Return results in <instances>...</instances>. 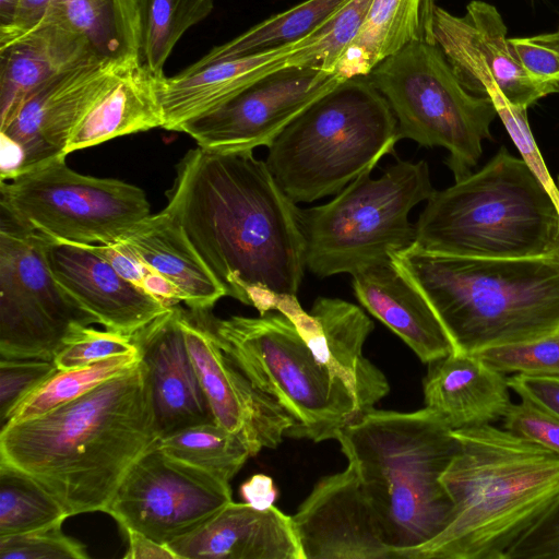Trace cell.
Segmentation results:
<instances>
[{
  "mask_svg": "<svg viewBox=\"0 0 559 559\" xmlns=\"http://www.w3.org/2000/svg\"><path fill=\"white\" fill-rule=\"evenodd\" d=\"M510 392L508 376L473 354L453 352L430 362L424 379L425 407L452 430L501 421Z\"/></svg>",
  "mask_w": 559,
  "mask_h": 559,
  "instance_id": "25",
  "label": "cell"
},
{
  "mask_svg": "<svg viewBox=\"0 0 559 559\" xmlns=\"http://www.w3.org/2000/svg\"><path fill=\"white\" fill-rule=\"evenodd\" d=\"M367 78L389 103L400 140L447 148L455 181L471 174L497 109L489 97L464 88L437 45L411 44Z\"/></svg>",
  "mask_w": 559,
  "mask_h": 559,
  "instance_id": "10",
  "label": "cell"
},
{
  "mask_svg": "<svg viewBox=\"0 0 559 559\" xmlns=\"http://www.w3.org/2000/svg\"><path fill=\"white\" fill-rule=\"evenodd\" d=\"M119 240L166 281L191 311H211L226 296L178 221L165 209L136 223Z\"/></svg>",
  "mask_w": 559,
  "mask_h": 559,
  "instance_id": "26",
  "label": "cell"
},
{
  "mask_svg": "<svg viewBox=\"0 0 559 559\" xmlns=\"http://www.w3.org/2000/svg\"><path fill=\"white\" fill-rule=\"evenodd\" d=\"M243 502L258 510H266L274 506L277 489L273 479L265 474H254L240 486Z\"/></svg>",
  "mask_w": 559,
  "mask_h": 559,
  "instance_id": "48",
  "label": "cell"
},
{
  "mask_svg": "<svg viewBox=\"0 0 559 559\" xmlns=\"http://www.w3.org/2000/svg\"><path fill=\"white\" fill-rule=\"evenodd\" d=\"M93 57L98 56L88 41L52 15L34 33L0 48V128L36 88Z\"/></svg>",
  "mask_w": 559,
  "mask_h": 559,
  "instance_id": "27",
  "label": "cell"
},
{
  "mask_svg": "<svg viewBox=\"0 0 559 559\" xmlns=\"http://www.w3.org/2000/svg\"><path fill=\"white\" fill-rule=\"evenodd\" d=\"M135 352L139 348L132 335L109 330L98 331L85 325L68 335L53 362L59 370H70Z\"/></svg>",
  "mask_w": 559,
  "mask_h": 559,
  "instance_id": "39",
  "label": "cell"
},
{
  "mask_svg": "<svg viewBox=\"0 0 559 559\" xmlns=\"http://www.w3.org/2000/svg\"><path fill=\"white\" fill-rule=\"evenodd\" d=\"M359 302L394 332L426 364L455 352L454 345L423 294L391 259L352 274Z\"/></svg>",
  "mask_w": 559,
  "mask_h": 559,
  "instance_id": "24",
  "label": "cell"
},
{
  "mask_svg": "<svg viewBox=\"0 0 559 559\" xmlns=\"http://www.w3.org/2000/svg\"><path fill=\"white\" fill-rule=\"evenodd\" d=\"M177 306L132 334L146 366L160 438L215 421L190 358Z\"/></svg>",
  "mask_w": 559,
  "mask_h": 559,
  "instance_id": "21",
  "label": "cell"
},
{
  "mask_svg": "<svg viewBox=\"0 0 559 559\" xmlns=\"http://www.w3.org/2000/svg\"><path fill=\"white\" fill-rule=\"evenodd\" d=\"M277 311L296 325L317 360L353 395L358 415L373 408L390 391L383 372L364 356L372 321L356 305L340 298L319 297L310 313L296 296L284 299Z\"/></svg>",
  "mask_w": 559,
  "mask_h": 559,
  "instance_id": "19",
  "label": "cell"
},
{
  "mask_svg": "<svg viewBox=\"0 0 559 559\" xmlns=\"http://www.w3.org/2000/svg\"><path fill=\"white\" fill-rule=\"evenodd\" d=\"M335 439L359 478L396 559L440 534L453 518L441 475L457 450L453 430L433 411L370 409Z\"/></svg>",
  "mask_w": 559,
  "mask_h": 559,
  "instance_id": "5",
  "label": "cell"
},
{
  "mask_svg": "<svg viewBox=\"0 0 559 559\" xmlns=\"http://www.w3.org/2000/svg\"><path fill=\"white\" fill-rule=\"evenodd\" d=\"M64 520L21 534L0 536L1 559H87L86 547L62 531Z\"/></svg>",
  "mask_w": 559,
  "mask_h": 559,
  "instance_id": "38",
  "label": "cell"
},
{
  "mask_svg": "<svg viewBox=\"0 0 559 559\" xmlns=\"http://www.w3.org/2000/svg\"><path fill=\"white\" fill-rule=\"evenodd\" d=\"M344 80L317 67L284 68L216 109L187 121L179 131L212 152L269 147L302 111Z\"/></svg>",
  "mask_w": 559,
  "mask_h": 559,
  "instance_id": "15",
  "label": "cell"
},
{
  "mask_svg": "<svg viewBox=\"0 0 559 559\" xmlns=\"http://www.w3.org/2000/svg\"><path fill=\"white\" fill-rule=\"evenodd\" d=\"M19 2L20 0H0V32L12 25Z\"/></svg>",
  "mask_w": 559,
  "mask_h": 559,
  "instance_id": "50",
  "label": "cell"
},
{
  "mask_svg": "<svg viewBox=\"0 0 559 559\" xmlns=\"http://www.w3.org/2000/svg\"><path fill=\"white\" fill-rule=\"evenodd\" d=\"M47 236L0 216V358L53 360L76 328L96 323L55 278Z\"/></svg>",
  "mask_w": 559,
  "mask_h": 559,
  "instance_id": "12",
  "label": "cell"
},
{
  "mask_svg": "<svg viewBox=\"0 0 559 559\" xmlns=\"http://www.w3.org/2000/svg\"><path fill=\"white\" fill-rule=\"evenodd\" d=\"M158 80L139 59L127 62L78 124L66 155L119 136L163 128Z\"/></svg>",
  "mask_w": 559,
  "mask_h": 559,
  "instance_id": "28",
  "label": "cell"
},
{
  "mask_svg": "<svg viewBox=\"0 0 559 559\" xmlns=\"http://www.w3.org/2000/svg\"><path fill=\"white\" fill-rule=\"evenodd\" d=\"M160 439L141 361L84 395L0 429V463L35 478L69 516L105 512L132 465Z\"/></svg>",
  "mask_w": 559,
  "mask_h": 559,
  "instance_id": "2",
  "label": "cell"
},
{
  "mask_svg": "<svg viewBox=\"0 0 559 559\" xmlns=\"http://www.w3.org/2000/svg\"><path fill=\"white\" fill-rule=\"evenodd\" d=\"M68 516L60 501L35 478L0 463V536L33 531Z\"/></svg>",
  "mask_w": 559,
  "mask_h": 559,
  "instance_id": "35",
  "label": "cell"
},
{
  "mask_svg": "<svg viewBox=\"0 0 559 559\" xmlns=\"http://www.w3.org/2000/svg\"><path fill=\"white\" fill-rule=\"evenodd\" d=\"M300 43L202 67L190 64L174 76L160 78L163 129L179 131L187 121L216 109L258 81L287 68L289 55Z\"/></svg>",
  "mask_w": 559,
  "mask_h": 559,
  "instance_id": "23",
  "label": "cell"
},
{
  "mask_svg": "<svg viewBox=\"0 0 559 559\" xmlns=\"http://www.w3.org/2000/svg\"><path fill=\"white\" fill-rule=\"evenodd\" d=\"M92 246L126 280L143 288L169 307L180 302L175 289L140 260L121 240L112 243H92Z\"/></svg>",
  "mask_w": 559,
  "mask_h": 559,
  "instance_id": "41",
  "label": "cell"
},
{
  "mask_svg": "<svg viewBox=\"0 0 559 559\" xmlns=\"http://www.w3.org/2000/svg\"><path fill=\"white\" fill-rule=\"evenodd\" d=\"M437 0H372L352 43L333 73L367 76L380 62L414 43H433Z\"/></svg>",
  "mask_w": 559,
  "mask_h": 559,
  "instance_id": "29",
  "label": "cell"
},
{
  "mask_svg": "<svg viewBox=\"0 0 559 559\" xmlns=\"http://www.w3.org/2000/svg\"><path fill=\"white\" fill-rule=\"evenodd\" d=\"M180 324L214 420L239 435L251 456L277 448L295 420L234 365L200 313L181 309Z\"/></svg>",
  "mask_w": 559,
  "mask_h": 559,
  "instance_id": "17",
  "label": "cell"
},
{
  "mask_svg": "<svg viewBox=\"0 0 559 559\" xmlns=\"http://www.w3.org/2000/svg\"><path fill=\"white\" fill-rule=\"evenodd\" d=\"M554 190H555L556 197H557V199L559 201V176L557 178L556 183H554Z\"/></svg>",
  "mask_w": 559,
  "mask_h": 559,
  "instance_id": "51",
  "label": "cell"
},
{
  "mask_svg": "<svg viewBox=\"0 0 559 559\" xmlns=\"http://www.w3.org/2000/svg\"><path fill=\"white\" fill-rule=\"evenodd\" d=\"M372 0H349L305 37L287 59L288 67H317L333 73L343 51L357 35Z\"/></svg>",
  "mask_w": 559,
  "mask_h": 559,
  "instance_id": "36",
  "label": "cell"
},
{
  "mask_svg": "<svg viewBox=\"0 0 559 559\" xmlns=\"http://www.w3.org/2000/svg\"><path fill=\"white\" fill-rule=\"evenodd\" d=\"M231 501L229 483L155 447L132 465L105 512L124 531L134 530L169 545Z\"/></svg>",
  "mask_w": 559,
  "mask_h": 559,
  "instance_id": "13",
  "label": "cell"
},
{
  "mask_svg": "<svg viewBox=\"0 0 559 559\" xmlns=\"http://www.w3.org/2000/svg\"><path fill=\"white\" fill-rule=\"evenodd\" d=\"M397 120L367 76L342 81L269 146L266 164L295 202L338 193L393 152Z\"/></svg>",
  "mask_w": 559,
  "mask_h": 559,
  "instance_id": "7",
  "label": "cell"
},
{
  "mask_svg": "<svg viewBox=\"0 0 559 559\" xmlns=\"http://www.w3.org/2000/svg\"><path fill=\"white\" fill-rule=\"evenodd\" d=\"M59 369L53 360L36 358L0 359V428L15 408Z\"/></svg>",
  "mask_w": 559,
  "mask_h": 559,
  "instance_id": "40",
  "label": "cell"
},
{
  "mask_svg": "<svg viewBox=\"0 0 559 559\" xmlns=\"http://www.w3.org/2000/svg\"><path fill=\"white\" fill-rule=\"evenodd\" d=\"M414 243L468 258L559 257V201L523 158L502 146L480 170L433 191Z\"/></svg>",
  "mask_w": 559,
  "mask_h": 559,
  "instance_id": "6",
  "label": "cell"
},
{
  "mask_svg": "<svg viewBox=\"0 0 559 559\" xmlns=\"http://www.w3.org/2000/svg\"><path fill=\"white\" fill-rule=\"evenodd\" d=\"M536 559H559V511L525 542Z\"/></svg>",
  "mask_w": 559,
  "mask_h": 559,
  "instance_id": "47",
  "label": "cell"
},
{
  "mask_svg": "<svg viewBox=\"0 0 559 559\" xmlns=\"http://www.w3.org/2000/svg\"><path fill=\"white\" fill-rule=\"evenodd\" d=\"M141 359L139 350L81 368L58 370L15 408L4 426L40 416L69 403L103 382L128 371Z\"/></svg>",
  "mask_w": 559,
  "mask_h": 559,
  "instance_id": "34",
  "label": "cell"
},
{
  "mask_svg": "<svg viewBox=\"0 0 559 559\" xmlns=\"http://www.w3.org/2000/svg\"><path fill=\"white\" fill-rule=\"evenodd\" d=\"M349 0H306L270 16L227 43L215 46L192 67L258 53L299 41Z\"/></svg>",
  "mask_w": 559,
  "mask_h": 559,
  "instance_id": "31",
  "label": "cell"
},
{
  "mask_svg": "<svg viewBox=\"0 0 559 559\" xmlns=\"http://www.w3.org/2000/svg\"><path fill=\"white\" fill-rule=\"evenodd\" d=\"M169 457L229 483L251 456L245 440L216 421L191 426L160 438Z\"/></svg>",
  "mask_w": 559,
  "mask_h": 559,
  "instance_id": "33",
  "label": "cell"
},
{
  "mask_svg": "<svg viewBox=\"0 0 559 559\" xmlns=\"http://www.w3.org/2000/svg\"><path fill=\"white\" fill-rule=\"evenodd\" d=\"M198 313L234 365L295 420L289 436L314 442L335 439L359 416L348 389L317 360L284 313L227 319Z\"/></svg>",
  "mask_w": 559,
  "mask_h": 559,
  "instance_id": "8",
  "label": "cell"
},
{
  "mask_svg": "<svg viewBox=\"0 0 559 559\" xmlns=\"http://www.w3.org/2000/svg\"><path fill=\"white\" fill-rule=\"evenodd\" d=\"M433 43L471 94L500 92L513 106L526 108L559 87L531 76L514 53L504 21L495 5L471 1L464 15L437 7Z\"/></svg>",
  "mask_w": 559,
  "mask_h": 559,
  "instance_id": "16",
  "label": "cell"
},
{
  "mask_svg": "<svg viewBox=\"0 0 559 559\" xmlns=\"http://www.w3.org/2000/svg\"><path fill=\"white\" fill-rule=\"evenodd\" d=\"M46 258L64 292L106 330L132 335L170 309L122 277L92 243L47 236Z\"/></svg>",
  "mask_w": 559,
  "mask_h": 559,
  "instance_id": "20",
  "label": "cell"
},
{
  "mask_svg": "<svg viewBox=\"0 0 559 559\" xmlns=\"http://www.w3.org/2000/svg\"><path fill=\"white\" fill-rule=\"evenodd\" d=\"M0 205L21 225L78 243H112L151 214L145 192L80 174L60 157L1 180Z\"/></svg>",
  "mask_w": 559,
  "mask_h": 559,
  "instance_id": "11",
  "label": "cell"
},
{
  "mask_svg": "<svg viewBox=\"0 0 559 559\" xmlns=\"http://www.w3.org/2000/svg\"><path fill=\"white\" fill-rule=\"evenodd\" d=\"M136 7L139 62L160 79L178 40L212 12L214 0H136Z\"/></svg>",
  "mask_w": 559,
  "mask_h": 559,
  "instance_id": "32",
  "label": "cell"
},
{
  "mask_svg": "<svg viewBox=\"0 0 559 559\" xmlns=\"http://www.w3.org/2000/svg\"><path fill=\"white\" fill-rule=\"evenodd\" d=\"M369 168L330 202L301 211L306 266L318 277L391 259L415 241L411 210L433 193L425 160H397L379 178Z\"/></svg>",
  "mask_w": 559,
  "mask_h": 559,
  "instance_id": "9",
  "label": "cell"
},
{
  "mask_svg": "<svg viewBox=\"0 0 559 559\" xmlns=\"http://www.w3.org/2000/svg\"><path fill=\"white\" fill-rule=\"evenodd\" d=\"M167 546L178 559H305L292 516L246 502H229Z\"/></svg>",
  "mask_w": 559,
  "mask_h": 559,
  "instance_id": "22",
  "label": "cell"
},
{
  "mask_svg": "<svg viewBox=\"0 0 559 559\" xmlns=\"http://www.w3.org/2000/svg\"><path fill=\"white\" fill-rule=\"evenodd\" d=\"M391 260L427 299L455 353L532 342L559 332V257L483 259L426 251Z\"/></svg>",
  "mask_w": 559,
  "mask_h": 559,
  "instance_id": "4",
  "label": "cell"
},
{
  "mask_svg": "<svg viewBox=\"0 0 559 559\" xmlns=\"http://www.w3.org/2000/svg\"><path fill=\"white\" fill-rule=\"evenodd\" d=\"M52 15L83 36L98 57L139 59L136 0H57Z\"/></svg>",
  "mask_w": 559,
  "mask_h": 559,
  "instance_id": "30",
  "label": "cell"
},
{
  "mask_svg": "<svg viewBox=\"0 0 559 559\" xmlns=\"http://www.w3.org/2000/svg\"><path fill=\"white\" fill-rule=\"evenodd\" d=\"M473 355L506 374L559 376V332L532 342L485 348Z\"/></svg>",
  "mask_w": 559,
  "mask_h": 559,
  "instance_id": "37",
  "label": "cell"
},
{
  "mask_svg": "<svg viewBox=\"0 0 559 559\" xmlns=\"http://www.w3.org/2000/svg\"><path fill=\"white\" fill-rule=\"evenodd\" d=\"M128 537V549L124 559H178L177 555L164 544H160L145 534L134 531H124Z\"/></svg>",
  "mask_w": 559,
  "mask_h": 559,
  "instance_id": "49",
  "label": "cell"
},
{
  "mask_svg": "<svg viewBox=\"0 0 559 559\" xmlns=\"http://www.w3.org/2000/svg\"><path fill=\"white\" fill-rule=\"evenodd\" d=\"M453 518L405 559H508L559 511V454L493 424L453 430Z\"/></svg>",
  "mask_w": 559,
  "mask_h": 559,
  "instance_id": "3",
  "label": "cell"
},
{
  "mask_svg": "<svg viewBox=\"0 0 559 559\" xmlns=\"http://www.w3.org/2000/svg\"><path fill=\"white\" fill-rule=\"evenodd\" d=\"M130 60L90 58L59 72L28 95L0 128L1 180L66 157L78 124Z\"/></svg>",
  "mask_w": 559,
  "mask_h": 559,
  "instance_id": "14",
  "label": "cell"
},
{
  "mask_svg": "<svg viewBox=\"0 0 559 559\" xmlns=\"http://www.w3.org/2000/svg\"><path fill=\"white\" fill-rule=\"evenodd\" d=\"M507 430L559 454V417L536 403L521 399L503 418Z\"/></svg>",
  "mask_w": 559,
  "mask_h": 559,
  "instance_id": "42",
  "label": "cell"
},
{
  "mask_svg": "<svg viewBox=\"0 0 559 559\" xmlns=\"http://www.w3.org/2000/svg\"><path fill=\"white\" fill-rule=\"evenodd\" d=\"M292 518L305 559H396L350 464L322 477Z\"/></svg>",
  "mask_w": 559,
  "mask_h": 559,
  "instance_id": "18",
  "label": "cell"
},
{
  "mask_svg": "<svg viewBox=\"0 0 559 559\" xmlns=\"http://www.w3.org/2000/svg\"><path fill=\"white\" fill-rule=\"evenodd\" d=\"M511 391L559 417V376L514 373L508 377Z\"/></svg>",
  "mask_w": 559,
  "mask_h": 559,
  "instance_id": "46",
  "label": "cell"
},
{
  "mask_svg": "<svg viewBox=\"0 0 559 559\" xmlns=\"http://www.w3.org/2000/svg\"><path fill=\"white\" fill-rule=\"evenodd\" d=\"M510 45L531 76L559 87V27L551 33L512 37Z\"/></svg>",
  "mask_w": 559,
  "mask_h": 559,
  "instance_id": "43",
  "label": "cell"
},
{
  "mask_svg": "<svg viewBox=\"0 0 559 559\" xmlns=\"http://www.w3.org/2000/svg\"><path fill=\"white\" fill-rule=\"evenodd\" d=\"M489 98L492 100L497 115L519 148L522 158L548 188L554 189V182L528 126L527 109L511 105L500 92H493L489 95Z\"/></svg>",
  "mask_w": 559,
  "mask_h": 559,
  "instance_id": "44",
  "label": "cell"
},
{
  "mask_svg": "<svg viewBox=\"0 0 559 559\" xmlns=\"http://www.w3.org/2000/svg\"><path fill=\"white\" fill-rule=\"evenodd\" d=\"M166 194L165 210L226 296L260 314L297 296L307 267L301 210L252 151L189 150Z\"/></svg>",
  "mask_w": 559,
  "mask_h": 559,
  "instance_id": "1",
  "label": "cell"
},
{
  "mask_svg": "<svg viewBox=\"0 0 559 559\" xmlns=\"http://www.w3.org/2000/svg\"><path fill=\"white\" fill-rule=\"evenodd\" d=\"M57 0H20L12 25L0 32V48L28 36L45 24Z\"/></svg>",
  "mask_w": 559,
  "mask_h": 559,
  "instance_id": "45",
  "label": "cell"
}]
</instances>
